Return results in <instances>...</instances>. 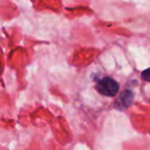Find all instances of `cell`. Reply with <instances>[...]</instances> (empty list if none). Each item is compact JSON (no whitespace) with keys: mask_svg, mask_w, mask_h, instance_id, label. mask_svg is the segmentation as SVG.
<instances>
[{"mask_svg":"<svg viewBox=\"0 0 150 150\" xmlns=\"http://www.w3.org/2000/svg\"><path fill=\"white\" fill-rule=\"evenodd\" d=\"M96 90L101 95L112 98L119 92L120 85L114 79L111 77H104L96 84Z\"/></svg>","mask_w":150,"mask_h":150,"instance_id":"cell-1","label":"cell"},{"mask_svg":"<svg viewBox=\"0 0 150 150\" xmlns=\"http://www.w3.org/2000/svg\"><path fill=\"white\" fill-rule=\"evenodd\" d=\"M134 94L130 90H126L120 94L114 103V108L119 111H124L128 108L134 102Z\"/></svg>","mask_w":150,"mask_h":150,"instance_id":"cell-2","label":"cell"},{"mask_svg":"<svg viewBox=\"0 0 150 150\" xmlns=\"http://www.w3.org/2000/svg\"><path fill=\"white\" fill-rule=\"evenodd\" d=\"M142 78L146 82H150V68L145 69L142 73Z\"/></svg>","mask_w":150,"mask_h":150,"instance_id":"cell-3","label":"cell"}]
</instances>
